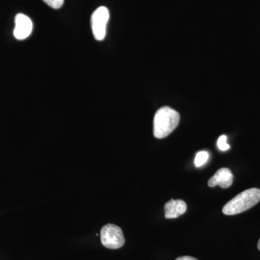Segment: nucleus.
Returning <instances> with one entry per match:
<instances>
[{
    "label": "nucleus",
    "instance_id": "f257e3e1",
    "mask_svg": "<svg viewBox=\"0 0 260 260\" xmlns=\"http://www.w3.org/2000/svg\"><path fill=\"white\" fill-rule=\"evenodd\" d=\"M180 115L169 107L160 108L153 119V135L158 139L169 136L179 125Z\"/></svg>",
    "mask_w": 260,
    "mask_h": 260
},
{
    "label": "nucleus",
    "instance_id": "f03ea898",
    "mask_svg": "<svg viewBox=\"0 0 260 260\" xmlns=\"http://www.w3.org/2000/svg\"><path fill=\"white\" fill-rule=\"evenodd\" d=\"M259 201L260 189L257 188H251L234 197L225 204L222 211L226 215H237L250 209Z\"/></svg>",
    "mask_w": 260,
    "mask_h": 260
},
{
    "label": "nucleus",
    "instance_id": "7ed1b4c3",
    "mask_svg": "<svg viewBox=\"0 0 260 260\" xmlns=\"http://www.w3.org/2000/svg\"><path fill=\"white\" fill-rule=\"evenodd\" d=\"M100 236L103 245L108 249H119L125 242L122 231L114 224L104 225L101 231Z\"/></svg>",
    "mask_w": 260,
    "mask_h": 260
},
{
    "label": "nucleus",
    "instance_id": "20e7f679",
    "mask_svg": "<svg viewBox=\"0 0 260 260\" xmlns=\"http://www.w3.org/2000/svg\"><path fill=\"white\" fill-rule=\"evenodd\" d=\"M109 19V12L106 7H100L91 15V28L94 38L97 41L104 40L107 32V25Z\"/></svg>",
    "mask_w": 260,
    "mask_h": 260
},
{
    "label": "nucleus",
    "instance_id": "39448f33",
    "mask_svg": "<svg viewBox=\"0 0 260 260\" xmlns=\"http://www.w3.org/2000/svg\"><path fill=\"white\" fill-rule=\"evenodd\" d=\"M15 23L14 37L18 40L27 39L32 30L31 20L26 15L19 13L15 16Z\"/></svg>",
    "mask_w": 260,
    "mask_h": 260
},
{
    "label": "nucleus",
    "instance_id": "423d86ee",
    "mask_svg": "<svg viewBox=\"0 0 260 260\" xmlns=\"http://www.w3.org/2000/svg\"><path fill=\"white\" fill-rule=\"evenodd\" d=\"M234 181V175L232 171L228 168H222L217 171L213 177L208 181V186L210 187L219 185L223 189H227L232 185Z\"/></svg>",
    "mask_w": 260,
    "mask_h": 260
},
{
    "label": "nucleus",
    "instance_id": "0eeeda50",
    "mask_svg": "<svg viewBox=\"0 0 260 260\" xmlns=\"http://www.w3.org/2000/svg\"><path fill=\"white\" fill-rule=\"evenodd\" d=\"M187 206L185 202L181 200H171L164 206L165 218L167 219L177 218L186 213Z\"/></svg>",
    "mask_w": 260,
    "mask_h": 260
},
{
    "label": "nucleus",
    "instance_id": "6e6552de",
    "mask_svg": "<svg viewBox=\"0 0 260 260\" xmlns=\"http://www.w3.org/2000/svg\"><path fill=\"white\" fill-rule=\"evenodd\" d=\"M209 158V153L207 151H200L197 154L194 159V165L197 167H201L208 161Z\"/></svg>",
    "mask_w": 260,
    "mask_h": 260
},
{
    "label": "nucleus",
    "instance_id": "1a4fd4ad",
    "mask_svg": "<svg viewBox=\"0 0 260 260\" xmlns=\"http://www.w3.org/2000/svg\"><path fill=\"white\" fill-rule=\"evenodd\" d=\"M217 145H218V148L222 151H225V150L230 148V145L227 143V136H225V135H221L218 138Z\"/></svg>",
    "mask_w": 260,
    "mask_h": 260
},
{
    "label": "nucleus",
    "instance_id": "9d476101",
    "mask_svg": "<svg viewBox=\"0 0 260 260\" xmlns=\"http://www.w3.org/2000/svg\"><path fill=\"white\" fill-rule=\"evenodd\" d=\"M43 1L54 9H59L64 4V0H43Z\"/></svg>",
    "mask_w": 260,
    "mask_h": 260
},
{
    "label": "nucleus",
    "instance_id": "9b49d317",
    "mask_svg": "<svg viewBox=\"0 0 260 260\" xmlns=\"http://www.w3.org/2000/svg\"><path fill=\"white\" fill-rule=\"evenodd\" d=\"M176 260H198V259H197L196 258L192 257V256H180V257L177 258V259Z\"/></svg>",
    "mask_w": 260,
    "mask_h": 260
},
{
    "label": "nucleus",
    "instance_id": "f8f14e48",
    "mask_svg": "<svg viewBox=\"0 0 260 260\" xmlns=\"http://www.w3.org/2000/svg\"><path fill=\"white\" fill-rule=\"evenodd\" d=\"M257 248H258V249H259V250L260 251V239H259V242H258Z\"/></svg>",
    "mask_w": 260,
    "mask_h": 260
}]
</instances>
